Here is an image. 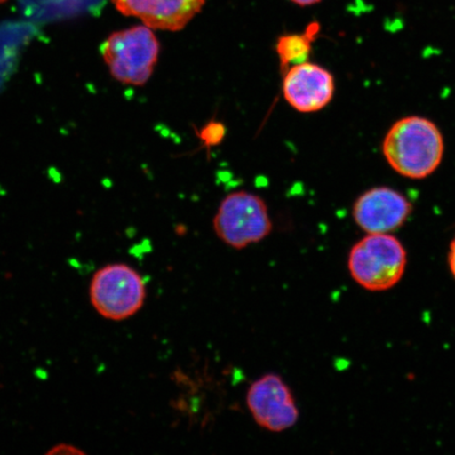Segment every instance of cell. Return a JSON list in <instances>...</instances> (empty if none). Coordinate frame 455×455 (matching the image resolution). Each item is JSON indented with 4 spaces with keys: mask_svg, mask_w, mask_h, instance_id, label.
<instances>
[{
    "mask_svg": "<svg viewBox=\"0 0 455 455\" xmlns=\"http://www.w3.org/2000/svg\"><path fill=\"white\" fill-rule=\"evenodd\" d=\"M445 142L439 128L425 117L397 121L386 134L383 153L390 167L403 178L422 180L440 167Z\"/></svg>",
    "mask_w": 455,
    "mask_h": 455,
    "instance_id": "6da1fadb",
    "label": "cell"
},
{
    "mask_svg": "<svg viewBox=\"0 0 455 455\" xmlns=\"http://www.w3.org/2000/svg\"><path fill=\"white\" fill-rule=\"evenodd\" d=\"M407 252L391 235H367L352 247L348 269L354 281L371 292L396 286L405 275Z\"/></svg>",
    "mask_w": 455,
    "mask_h": 455,
    "instance_id": "7a4b0ae2",
    "label": "cell"
},
{
    "mask_svg": "<svg viewBox=\"0 0 455 455\" xmlns=\"http://www.w3.org/2000/svg\"><path fill=\"white\" fill-rule=\"evenodd\" d=\"M151 28L145 25L114 32L100 52L111 76L124 84L144 85L158 62L161 45Z\"/></svg>",
    "mask_w": 455,
    "mask_h": 455,
    "instance_id": "3957f363",
    "label": "cell"
},
{
    "mask_svg": "<svg viewBox=\"0 0 455 455\" xmlns=\"http://www.w3.org/2000/svg\"><path fill=\"white\" fill-rule=\"evenodd\" d=\"M213 229L227 246L243 250L266 240L273 224L263 198L251 192L237 191L221 201Z\"/></svg>",
    "mask_w": 455,
    "mask_h": 455,
    "instance_id": "277c9868",
    "label": "cell"
},
{
    "mask_svg": "<svg viewBox=\"0 0 455 455\" xmlns=\"http://www.w3.org/2000/svg\"><path fill=\"white\" fill-rule=\"evenodd\" d=\"M146 298L144 278L126 264L102 267L90 283L91 304L107 320L119 322L134 316Z\"/></svg>",
    "mask_w": 455,
    "mask_h": 455,
    "instance_id": "5b68a950",
    "label": "cell"
},
{
    "mask_svg": "<svg viewBox=\"0 0 455 455\" xmlns=\"http://www.w3.org/2000/svg\"><path fill=\"white\" fill-rule=\"evenodd\" d=\"M247 407L260 428L281 434L297 425L299 411L291 389L280 375L266 374L247 392Z\"/></svg>",
    "mask_w": 455,
    "mask_h": 455,
    "instance_id": "8992f818",
    "label": "cell"
},
{
    "mask_svg": "<svg viewBox=\"0 0 455 455\" xmlns=\"http://www.w3.org/2000/svg\"><path fill=\"white\" fill-rule=\"evenodd\" d=\"M412 204L389 187H375L363 193L355 203V224L367 235H391L406 223Z\"/></svg>",
    "mask_w": 455,
    "mask_h": 455,
    "instance_id": "52a82bcc",
    "label": "cell"
},
{
    "mask_svg": "<svg viewBox=\"0 0 455 455\" xmlns=\"http://www.w3.org/2000/svg\"><path fill=\"white\" fill-rule=\"evenodd\" d=\"M335 82L325 68L306 61L283 73V95L288 104L300 113H315L332 100Z\"/></svg>",
    "mask_w": 455,
    "mask_h": 455,
    "instance_id": "ba28073f",
    "label": "cell"
},
{
    "mask_svg": "<svg viewBox=\"0 0 455 455\" xmlns=\"http://www.w3.org/2000/svg\"><path fill=\"white\" fill-rule=\"evenodd\" d=\"M206 0H112L124 15L136 17L152 30H183L201 12Z\"/></svg>",
    "mask_w": 455,
    "mask_h": 455,
    "instance_id": "9c48e42d",
    "label": "cell"
},
{
    "mask_svg": "<svg viewBox=\"0 0 455 455\" xmlns=\"http://www.w3.org/2000/svg\"><path fill=\"white\" fill-rule=\"evenodd\" d=\"M318 32H320V25L313 22L307 28L305 33L287 34L278 38L276 53L283 73L292 66L308 61L312 52V43L315 41Z\"/></svg>",
    "mask_w": 455,
    "mask_h": 455,
    "instance_id": "30bf717a",
    "label": "cell"
},
{
    "mask_svg": "<svg viewBox=\"0 0 455 455\" xmlns=\"http://www.w3.org/2000/svg\"><path fill=\"white\" fill-rule=\"evenodd\" d=\"M227 130L220 122H209L199 131L197 136L206 147H214L223 141Z\"/></svg>",
    "mask_w": 455,
    "mask_h": 455,
    "instance_id": "8fae6325",
    "label": "cell"
},
{
    "mask_svg": "<svg viewBox=\"0 0 455 455\" xmlns=\"http://www.w3.org/2000/svg\"><path fill=\"white\" fill-rule=\"evenodd\" d=\"M448 266H449V269H451V275L455 280V237L451 244V248H449Z\"/></svg>",
    "mask_w": 455,
    "mask_h": 455,
    "instance_id": "7c38bea8",
    "label": "cell"
},
{
    "mask_svg": "<svg viewBox=\"0 0 455 455\" xmlns=\"http://www.w3.org/2000/svg\"><path fill=\"white\" fill-rule=\"evenodd\" d=\"M291 2L301 5V7H307V5H312L320 3L321 0H291Z\"/></svg>",
    "mask_w": 455,
    "mask_h": 455,
    "instance_id": "4fadbf2b",
    "label": "cell"
},
{
    "mask_svg": "<svg viewBox=\"0 0 455 455\" xmlns=\"http://www.w3.org/2000/svg\"><path fill=\"white\" fill-rule=\"evenodd\" d=\"M4 2H7V0H0V4H3Z\"/></svg>",
    "mask_w": 455,
    "mask_h": 455,
    "instance_id": "5bb4252c",
    "label": "cell"
}]
</instances>
